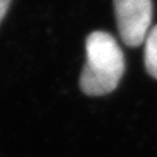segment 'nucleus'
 <instances>
[{"label": "nucleus", "mask_w": 157, "mask_h": 157, "mask_svg": "<svg viewBox=\"0 0 157 157\" xmlns=\"http://www.w3.org/2000/svg\"><path fill=\"white\" fill-rule=\"evenodd\" d=\"M114 9L122 41L130 47L144 43L151 30V0H114Z\"/></svg>", "instance_id": "obj_2"}, {"label": "nucleus", "mask_w": 157, "mask_h": 157, "mask_svg": "<svg viewBox=\"0 0 157 157\" xmlns=\"http://www.w3.org/2000/svg\"><path fill=\"white\" fill-rule=\"evenodd\" d=\"M9 4H11V0H0V22L6 16V13L9 8Z\"/></svg>", "instance_id": "obj_4"}, {"label": "nucleus", "mask_w": 157, "mask_h": 157, "mask_svg": "<svg viewBox=\"0 0 157 157\" xmlns=\"http://www.w3.org/2000/svg\"><path fill=\"white\" fill-rule=\"evenodd\" d=\"M86 62L80 88L88 96H104L117 89L124 73V56L118 42L106 32H93L85 41Z\"/></svg>", "instance_id": "obj_1"}, {"label": "nucleus", "mask_w": 157, "mask_h": 157, "mask_svg": "<svg viewBox=\"0 0 157 157\" xmlns=\"http://www.w3.org/2000/svg\"><path fill=\"white\" fill-rule=\"evenodd\" d=\"M144 66L147 72L157 80V25L151 29L144 41Z\"/></svg>", "instance_id": "obj_3"}]
</instances>
